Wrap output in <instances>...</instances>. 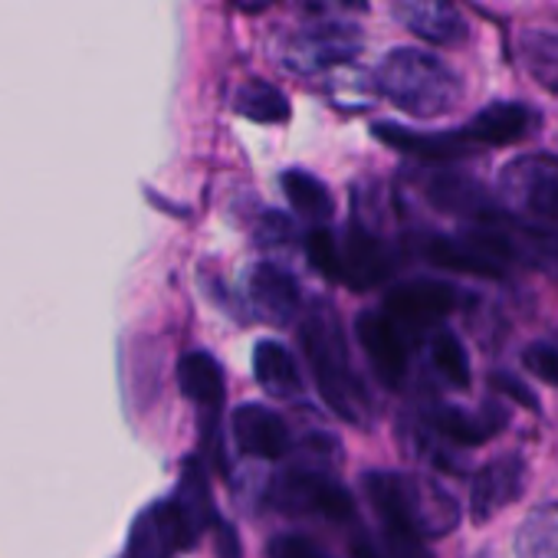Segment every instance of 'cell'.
Returning <instances> with one entry per match:
<instances>
[{
  "instance_id": "obj_26",
  "label": "cell",
  "mask_w": 558,
  "mask_h": 558,
  "mask_svg": "<svg viewBox=\"0 0 558 558\" xmlns=\"http://www.w3.org/2000/svg\"><path fill=\"white\" fill-rule=\"evenodd\" d=\"M519 558H558V512H535L515 532Z\"/></svg>"
},
{
  "instance_id": "obj_16",
  "label": "cell",
  "mask_w": 558,
  "mask_h": 558,
  "mask_svg": "<svg viewBox=\"0 0 558 558\" xmlns=\"http://www.w3.org/2000/svg\"><path fill=\"white\" fill-rule=\"evenodd\" d=\"M253 375H256V385L269 398L296 401L303 395L300 365H296L293 352L283 342H272V339L256 342V349H253Z\"/></svg>"
},
{
  "instance_id": "obj_5",
  "label": "cell",
  "mask_w": 558,
  "mask_h": 558,
  "mask_svg": "<svg viewBox=\"0 0 558 558\" xmlns=\"http://www.w3.org/2000/svg\"><path fill=\"white\" fill-rule=\"evenodd\" d=\"M499 194L512 214L558 227V158L522 155L509 161L499 174Z\"/></svg>"
},
{
  "instance_id": "obj_6",
  "label": "cell",
  "mask_w": 558,
  "mask_h": 558,
  "mask_svg": "<svg viewBox=\"0 0 558 558\" xmlns=\"http://www.w3.org/2000/svg\"><path fill=\"white\" fill-rule=\"evenodd\" d=\"M362 53V37L349 24H313L290 37L287 47V66L296 73H326L332 66H342Z\"/></svg>"
},
{
  "instance_id": "obj_7",
  "label": "cell",
  "mask_w": 558,
  "mask_h": 558,
  "mask_svg": "<svg viewBox=\"0 0 558 558\" xmlns=\"http://www.w3.org/2000/svg\"><path fill=\"white\" fill-rule=\"evenodd\" d=\"M460 296L453 287L437 283V279H411L388 293L385 313L408 332L417 336L424 329H434L440 319H447L457 310Z\"/></svg>"
},
{
  "instance_id": "obj_10",
  "label": "cell",
  "mask_w": 558,
  "mask_h": 558,
  "mask_svg": "<svg viewBox=\"0 0 558 558\" xmlns=\"http://www.w3.org/2000/svg\"><path fill=\"white\" fill-rule=\"evenodd\" d=\"M233 444L240 453L256 457V460H283L293 447L290 427L276 411L266 404H243L230 417Z\"/></svg>"
},
{
  "instance_id": "obj_1",
  "label": "cell",
  "mask_w": 558,
  "mask_h": 558,
  "mask_svg": "<svg viewBox=\"0 0 558 558\" xmlns=\"http://www.w3.org/2000/svg\"><path fill=\"white\" fill-rule=\"evenodd\" d=\"M365 496L391 532L414 538H440L460 525V502L430 476L372 470L362 476Z\"/></svg>"
},
{
  "instance_id": "obj_22",
  "label": "cell",
  "mask_w": 558,
  "mask_h": 558,
  "mask_svg": "<svg viewBox=\"0 0 558 558\" xmlns=\"http://www.w3.org/2000/svg\"><path fill=\"white\" fill-rule=\"evenodd\" d=\"M427 194L430 201L440 207V210H453V214H476L483 220H493L496 214L489 210V201L486 194L480 191V184H473L470 178H460V174H444V178H434L427 184Z\"/></svg>"
},
{
  "instance_id": "obj_8",
  "label": "cell",
  "mask_w": 558,
  "mask_h": 558,
  "mask_svg": "<svg viewBox=\"0 0 558 558\" xmlns=\"http://www.w3.org/2000/svg\"><path fill=\"white\" fill-rule=\"evenodd\" d=\"M355 336H359V345L365 349L378 381L388 388L404 385L408 359H411L408 332L381 310V313H362L355 323Z\"/></svg>"
},
{
  "instance_id": "obj_2",
  "label": "cell",
  "mask_w": 558,
  "mask_h": 558,
  "mask_svg": "<svg viewBox=\"0 0 558 558\" xmlns=\"http://www.w3.org/2000/svg\"><path fill=\"white\" fill-rule=\"evenodd\" d=\"M300 342H303V352L316 372V385H319L323 401L339 417H345L349 424L368 427L375 421V404H372L362 378L352 368L336 310L316 306L300 326Z\"/></svg>"
},
{
  "instance_id": "obj_13",
  "label": "cell",
  "mask_w": 558,
  "mask_h": 558,
  "mask_svg": "<svg viewBox=\"0 0 558 558\" xmlns=\"http://www.w3.org/2000/svg\"><path fill=\"white\" fill-rule=\"evenodd\" d=\"M525 489V463L519 453H506L489 460L470 489V515L476 522H489L499 509L512 506Z\"/></svg>"
},
{
  "instance_id": "obj_27",
  "label": "cell",
  "mask_w": 558,
  "mask_h": 558,
  "mask_svg": "<svg viewBox=\"0 0 558 558\" xmlns=\"http://www.w3.org/2000/svg\"><path fill=\"white\" fill-rule=\"evenodd\" d=\"M306 256H310V263H313L326 279H332V283H342V246H339V240H336L332 230L316 227V230L306 236Z\"/></svg>"
},
{
  "instance_id": "obj_31",
  "label": "cell",
  "mask_w": 558,
  "mask_h": 558,
  "mask_svg": "<svg viewBox=\"0 0 558 558\" xmlns=\"http://www.w3.org/2000/svg\"><path fill=\"white\" fill-rule=\"evenodd\" d=\"M230 4L243 14H259V11H269L276 0H230Z\"/></svg>"
},
{
  "instance_id": "obj_30",
  "label": "cell",
  "mask_w": 558,
  "mask_h": 558,
  "mask_svg": "<svg viewBox=\"0 0 558 558\" xmlns=\"http://www.w3.org/2000/svg\"><path fill=\"white\" fill-rule=\"evenodd\" d=\"M493 385L499 388V391H506L509 398H515L519 404H525V408H538V401H535V395L529 391V388H522L515 378H509V375H496L493 378Z\"/></svg>"
},
{
  "instance_id": "obj_20",
  "label": "cell",
  "mask_w": 558,
  "mask_h": 558,
  "mask_svg": "<svg viewBox=\"0 0 558 558\" xmlns=\"http://www.w3.org/2000/svg\"><path fill=\"white\" fill-rule=\"evenodd\" d=\"M178 381H181V391L204 414H217L220 411V404H223V372H220V365L207 352L184 355L181 365H178Z\"/></svg>"
},
{
  "instance_id": "obj_24",
  "label": "cell",
  "mask_w": 558,
  "mask_h": 558,
  "mask_svg": "<svg viewBox=\"0 0 558 558\" xmlns=\"http://www.w3.org/2000/svg\"><path fill=\"white\" fill-rule=\"evenodd\" d=\"M236 112L243 119H250V122L276 125V122H287L290 119V99L279 93L276 86H269V83L250 80L236 93Z\"/></svg>"
},
{
  "instance_id": "obj_18",
  "label": "cell",
  "mask_w": 558,
  "mask_h": 558,
  "mask_svg": "<svg viewBox=\"0 0 558 558\" xmlns=\"http://www.w3.org/2000/svg\"><path fill=\"white\" fill-rule=\"evenodd\" d=\"M506 424V414H496V408L486 411H463V408H437L430 414V427L450 440L453 447H480L486 444L499 427Z\"/></svg>"
},
{
  "instance_id": "obj_9",
  "label": "cell",
  "mask_w": 558,
  "mask_h": 558,
  "mask_svg": "<svg viewBox=\"0 0 558 558\" xmlns=\"http://www.w3.org/2000/svg\"><path fill=\"white\" fill-rule=\"evenodd\" d=\"M246 300L253 313L269 326H293L303 313L296 279L272 263H256L246 272Z\"/></svg>"
},
{
  "instance_id": "obj_15",
  "label": "cell",
  "mask_w": 558,
  "mask_h": 558,
  "mask_svg": "<svg viewBox=\"0 0 558 558\" xmlns=\"http://www.w3.org/2000/svg\"><path fill=\"white\" fill-rule=\"evenodd\" d=\"M372 135L378 142H385L388 148L395 151H404L411 158H421V161H434V165H444V161H457V158H466L473 151V142L463 135V132H440V135H417L404 125H391V122H378L372 129Z\"/></svg>"
},
{
  "instance_id": "obj_32",
  "label": "cell",
  "mask_w": 558,
  "mask_h": 558,
  "mask_svg": "<svg viewBox=\"0 0 558 558\" xmlns=\"http://www.w3.org/2000/svg\"><path fill=\"white\" fill-rule=\"evenodd\" d=\"M332 8H345V11H365V0H326Z\"/></svg>"
},
{
  "instance_id": "obj_19",
  "label": "cell",
  "mask_w": 558,
  "mask_h": 558,
  "mask_svg": "<svg viewBox=\"0 0 558 558\" xmlns=\"http://www.w3.org/2000/svg\"><path fill=\"white\" fill-rule=\"evenodd\" d=\"M184 542H181V529H178L171 499L151 506L132 529V558H168Z\"/></svg>"
},
{
  "instance_id": "obj_11",
  "label": "cell",
  "mask_w": 558,
  "mask_h": 558,
  "mask_svg": "<svg viewBox=\"0 0 558 558\" xmlns=\"http://www.w3.org/2000/svg\"><path fill=\"white\" fill-rule=\"evenodd\" d=\"M398 24L434 47H463L470 40V27L450 0H391Z\"/></svg>"
},
{
  "instance_id": "obj_23",
  "label": "cell",
  "mask_w": 558,
  "mask_h": 558,
  "mask_svg": "<svg viewBox=\"0 0 558 558\" xmlns=\"http://www.w3.org/2000/svg\"><path fill=\"white\" fill-rule=\"evenodd\" d=\"M519 53H522L529 76L545 93H558V34L555 31H525L519 37Z\"/></svg>"
},
{
  "instance_id": "obj_12",
  "label": "cell",
  "mask_w": 558,
  "mask_h": 558,
  "mask_svg": "<svg viewBox=\"0 0 558 558\" xmlns=\"http://www.w3.org/2000/svg\"><path fill=\"white\" fill-rule=\"evenodd\" d=\"M339 246H342V283L349 290L362 293V290H372L388 279L391 253H388L385 240L378 236V230L355 220L345 230V240H339Z\"/></svg>"
},
{
  "instance_id": "obj_14",
  "label": "cell",
  "mask_w": 558,
  "mask_h": 558,
  "mask_svg": "<svg viewBox=\"0 0 558 558\" xmlns=\"http://www.w3.org/2000/svg\"><path fill=\"white\" fill-rule=\"evenodd\" d=\"M538 125V116L535 109L522 106V102H493L486 109H480L463 135L473 142V145H486V148H499V145H515L522 142L532 129Z\"/></svg>"
},
{
  "instance_id": "obj_21",
  "label": "cell",
  "mask_w": 558,
  "mask_h": 558,
  "mask_svg": "<svg viewBox=\"0 0 558 558\" xmlns=\"http://www.w3.org/2000/svg\"><path fill=\"white\" fill-rule=\"evenodd\" d=\"M283 191H287V201L293 204L296 214H303L310 220H319V223H329L332 220L336 201H332L329 187L316 174L293 168V171L283 174Z\"/></svg>"
},
{
  "instance_id": "obj_4",
  "label": "cell",
  "mask_w": 558,
  "mask_h": 558,
  "mask_svg": "<svg viewBox=\"0 0 558 558\" xmlns=\"http://www.w3.org/2000/svg\"><path fill=\"white\" fill-rule=\"evenodd\" d=\"M266 502L287 515H326V519H349L355 512L349 489L323 466V460L296 463L276 473Z\"/></svg>"
},
{
  "instance_id": "obj_3",
  "label": "cell",
  "mask_w": 558,
  "mask_h": 558,
  "mask_svg": "<svg viewBox=\"0 0 558 558\" xmlns=\"http://www.w3.org/2000/svg\"><path fill=\"white\" fill-rule=\"evenodd\" d=\"M375 89L411 119H437L460 106L463 80L434 53L401 47L375 70Z\"/></svg>"
},
{
  "instance_id": "obj_29",
  "label": "cell",
  "mask_w": 558,
  "mask_h": 558,
  "mask_svg": "<svg viewBox=\"0 0 558 558\" xmlns=\"http://www.w3.org/2000/svg\"><path fill=\"white\" fill-rule=\"evenodd\" d=\"M269 558H332V555L303 535H276L269 542Z\"/></svg>"
},
{
  "instance_id": "obj_25",
  "label": "cell",
  "mask_w": 558,
  "mask_h": 558,
  "mask_svg": "<svg viewBox=\"0 0 558 558\" xmlns=\"http://www.w3.org/2000/svg\"><path fill=\"white\" fill-rule=\"evenodd\" d=\"M430 365L437 368V375L447 381V385H453V388H470V359H466V349H463V342L453 336V332H447V329H437L434 336H430Z\"/></svg>"
},
{
  "instance_id": "obj_28",
  "label": "cell",
  "mask_w": 558,
  "mask_h": 558,
  "mask_svg": "<svg viewBox=\"0 0 558 558\" xmlns=\"http://www.w3.org/2000/svg\"><path fill=\"white\" fill-rule=\"evenodd\" d=\"M522 365L545 385H558V349L548 342H535L522 352Z\"/></svg>"
},
{
  "instance_id": "obj_17",
  "label": "cell",
  "mask_w": 558,
  "mask_h": 558,
  "mask_svg": "<svg viewBox=\"0 0 558 558\" xmlns=\"http://www.w3.org/2000/svg\"><path fill=\"white\" fill-rule=\"evenodd\" d=\"M171 509L178 515V529H181V542L184 545H194L201 538V532L210 525L214 519V502H210V486H207V476L201 470L197 460H191L184 466V476H181V486L178 493L171 496Z\"/></svg>"
}]
</instances>
